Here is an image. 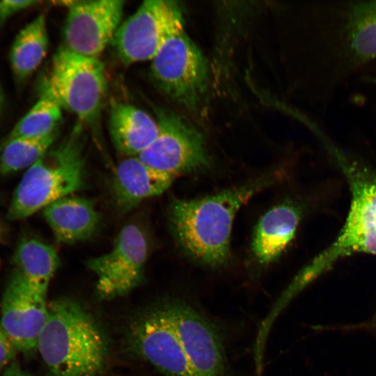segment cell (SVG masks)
<instances>
[{
	"label": "cell",
	"mask_w": 376,
	"mask_h": 376,
	"mask_svg": "<svg viewBox=\"0 0 376 376\" xmlns=\"http://www.w3.org/2000/svg\"><path fill=\"white\" fill-rule=\"evenodd\" d=\"M351 49L361 59L376 57V1L354 3L348 17Z\"/></svg>",
	"instance_id": "cell-21"
},
{
	"label": "cell",
	"mask_w": 376,
	"mask_h": 376,
	"mask_svg": "<svg viewBox=\"0 0 376 376\" xmlns=\"http://www.w3.org/2000/svg\"><path fill=\"white\" fill-rule=\"evenodd\" d=\"M62 109L53 97L40 91L39 99L16 123L7 139L43 137L55 133L62 118Z\"/></svg>",
	"instance_id": "cell-20"
},
{
	"label": "cell",
	"mask_w": 376,
	"mask_h": 376,
	"mask_svg": "<svg viewBox=\"0 0 376 376\" xmlns=\"http://www.w3.org/2000/svg\"><path fill=\"white\" fill-rule=\"evenodd\" d=\"M13 262L15 270L26 283L46 296L60 263L54 247L36 238H24L15 250Z\"/></svg>",
	"instance_id": "cell-18"
},
{
	"label": "cell",
	"mask_w": 376,
	"mask_h": 376,
	"mask_svg": "<svg viewBox=\"0 0 376 376\" xmlns=\"http://www.w3.org/2000/svg\"><path fill=\"white\" fill-rule=\"evenodd\" d=\"M157 119L130 104L113 101L109 115V130L120 152L136 157L143 152L159 133Z\"/></svg>",
	"instance_id": "cell-17"
},
{
	"label": "cell",
	"mask_w": 376,
	"mask_h": 376,
	"mask_svg": "<svg viewBox=\"0 0 376 376\" xmlns=\"http://www.w3.org/2000/svg\"><path fill=\"white\" fill-rule=\"evenodd\" d=\"M2 376H30L26 373L16 361L10 363L3 372Z\"/></svg>",
	"instance_id": "cell-25"
},
{
	"label": "cell",
	"mask_w": 376,
	"mask_h": 376,
	"mask_svg": "<svg viewBox=\"0 0 376 376\" xmlns=\"http://www.w3.org/2000/svg\"><path fill=\"white\" fill-rule=\"evenodd\" d=\"M166 304L194 376H233L221 334L214 322L185 301Z\"/></svg>",
	"instance_id": "cell-10"
},
{
	"label": "cell",
	"mask_w": 376,
	"mask_h": 376,
	"mask_svg": "<svg viewBox=\"0 0 376 376\" xmlns=\"http://www.w3.org/2000/svg\"><path fill=\"white\" fill-rule=\"evenodd\" d=\"M133 349L168 376H194L167 304L135 320L130 327Z\"/></svg>",
	"instance_id": "cell-12"
},
{
	"label": "cell",
	"mask_w": 376,
	"mask_h": 376,
	"mask_svg": "<svg viewBox=\"0 0 376 376\" xmlns=\"http://www.w3.org/2000/svg\"><path fill=\"white\" fill-rule=\"evenodd\" d=\"M36 350L50 376H100L107 357L101 328L77 302L65 298L48 304Z\"/></svg>",
	"instance_id": "cell-3"
},
{
	"label": "cell",
	"mask_w": 376,
	"mask_h": 376,
	"mask_svg": "<svg viewBox=\"0 0 376 376\" xmlns=\"http://www.w3.org/2000/svg\"><path fill=\"white\" fill-rule=\"evenodd\" d=\"M40 91L53 97L81 123L97 118L107 81L99 58L82 56L61 46L54 54Z\"/></svg>",
	"instance_id": "cell-5"
},
{
	"label": "cell",
	"mask_w": 376,
	"mask_h": 376,
	"mask_svg": "<svg viewBox=\"0 0 376 376\" xmlns=\"http://www.w3.org/2000/svg\"><path fill=\"white\" fill-rule=\"evenodd\" d=\"M278 173L196 199H175L168 217L177 242L198 263L221 266L230 257L233 223L239 210L252 196L274 183Z\"/></svg>",
	"instance_id": "cell-1"
},
{
	"label": "cell",
	"mask_w": 376,
	"mask_h": 376,
	"mask_svg": "<svg viewBox=\"0 0 376 376\" xmlns=\"http://www.w3.org/2000/svg\"><path fill=\"white\" fill-rule=\"evenodd\" d=\"M373 81L376 84V78L373 79Z\"/></svg>",
	"instance_id": "cell-28"
},
{
	"label": "cell",
	"mask_w": 376,
	"mask_h": 376,
	"mask_svg": "<svg viewBox=\"0 0 376 376\" xmlns=\"http://www.w3.org/2000/svg\"><path fill=\"white\" fill-rule=\"evenodd\" d=\"M1 92H0V107H1Z\"/></svg>",
	"instance_id": "cell-27"
},
{
	"label": "cell",
	"mask_w": 376,
	"mask_h": 376,
	"mask_svg": "<svg viewBox=\"0 0 376 376\" xmlns=\"http://www.w3.org/2000/svg\"><path fill=\"white\" fill-rule=\"evenodd\" d=\"M81 127L26 169L13 194L8 218L20 220L82 189L86 170Z\"/></svg>",
	"instance_id": "cell-4"
},
{
	"label": "cell",
	"mask_w": 376,
	"mask_h": 376,
	"mask_svg": "<svg viewBox=\"0 0 376 376\" xmlns=\"http://www.w3.org/2000/svg\"><path fill=\"white\" fill-rule=\"evenodd\" d=\"M350 192V207L336 239L295 277L279 300L288 305L308 284L341 259L354 253L376 256V173L333 149Z\"/></svg>",
	"instance_id": "cell-2"
},
{
	"label": "cell",
	"mask_w": 376,
	"mask_h": 376,
	"mask_svg": "<svg viewBox=\"0 0 376 376\" xmlns=\"http://www.w3.org/2000/svg\"><path fill=\"white\" fill-rule=\"evenodd\" d=\"M159 133L138 157L173 178L206 167L208 155L203 134L181 116L157 111Z\"/></svg>",
	"instance_id": "cell-8"
},
{
	"label": "cell",
	"mask_w": 376,
	"mask_h": 376,
	"mask_svg": "<svg viewBox=\"0 0 376 376\" xmlns=\"http://www.w3.org/2000/svg\"><path fill=\"white\" fill-rule=\"evenodd\" d=\"M18 352L0 324V373L15 361Z\"/></svg>",
	"instance_id": "cell-23"
},
{
	"label": "cell",
	"mask_w": 376,
	"mask_h": 376,
	"mask_svg": "<svg viewBox=\"0 0 376 376\" xmlns=\"http://www.w3.org/2000/svg\"><path fill=\"white\" fill-rule=\"evenodd\" d=\"M38 2L35 0H0V21H3Z\"/></svg>",
	"instance_id": "cell-24"
},
{
	"label": "cell",
	"mask_w": 376,
	"mask_h": 376,
	"mask_svg": "<svg viewBox=\"0 0 376 376\" xmlns=\"http://www.w3.org/2000/svg\"><path fill=\"white\" fill-rule=\"evenodd\" d=\"M148 251L143 230L135 224L125 225L109 251L87 261V267L97 277L98 295L114 298L136 288L143 279Z\"/></svg>",
	"instance_id": "cell-9"
},
{
	"label": "cell",
	"mask_w": 376,
	"mask_h": 376,
	"mask_svg": "<svg viewBox=\"0 0 376 376\" xmlns=\"http://www.w3.org/2000/svg\"><path fill=\"white\" fill-rule=\"evenodd\" d=\"M49 38L46 18L40 14L20 30L10 52L15 77L24 80L33 74L46 56Z\"/></svg>",
	"instance_id": "cell-19"
},
{
	"label": "cell",
	"mask_w": 376,
	"mask_h": 376,
	"mask_svg": "<svg viewBox=\"0 0 376 376\" xmlns=\"http://www.w3.org/2000/svg\"><path fill=\"white\" fill-rule=\"evenodd\" d=\"M47 314L46 296L14 270L3 294L0 324L19 352L30 354L36 350Z\"/></svg>",
	"instance_id": "cell-13"
},
{
	"label": "cell",
	"mask_w": 376,
	"mask_h": 376,
	"mask_svg": "<svg viewBox=\"0 0 376 376\" xmlns=\"http://www.w3.org/2000/svg\"><path fill=\"white\" fill-rule=\"evenodd\" d=\"M174 180L138 157H129L118 164L114 173L115 203L120 212H127L143 201L164 193Z\"/></svg>",
	"instance_id": "cell-14"
},
{
	"label": "cell",
	"mask_w": 376,
	"mask_h": 376,
	"mask_svg": "<svg viewBox=\"0 0 376 376\" xmlns=\"http://www.w3.org/2000/svg\"><path fill=\"white\" fill-rule=\"evenodd\" d=\"M3 235H4V228L3 226L1 221H0V241L3 240Z\"/></svg>",
	"instance_id": "cell-26"
},
{
	"label": "cell",
	"mask_w": 376,
	"mask_h": 376,
	"mask_svg": "<svg viewBox=\"0 0 376 376\" xmlns=\"http://www.w3.org/2000/svg\"><path fill=\"white\" fill-rule=\"evenodd\" d=\"M0 265H1V260H0Z\"/></svg>",
	"instance_id": "cell-29"
},
{
	"label": "cell",
	"mask_w": 376,
	"mask_h": 376,
	"mask_svg": "<svg viewBox=\"0 0 376 376\" xmlns=\"http://www.w3.org/2000/svg\"><path fill=\"white\" fill-rule=\"evenodd\" d=\"M56 134L6 139L0 150V175L29 169L50 149Z\"/></svg>",
	"instance_id": "cell-22"
},
{
	"label": "cell",
	"mask_w": 376,
	"mask_h": 376,
	"mask_svg": "<svg viewBox=\"0 0 376 376\" xmlns=\"http://www.w3.org/2000/svg\"><path fill=\"white\" fill-rule=\"evenodd\" d=\"M150 75L157 87L171 100L196 109L208 84L206 61L182 27L171 34L150 61Z\"/></svg>",
	"instance_id": "cell-6"
},
{
	"label": "cell",
	"mask_w": 376,
	"mask_h": 376,
	"mask_svg": "<svg viewBox=\"0 0 376 376\" xmlns=\"http://www.w3.org/2000/svg\"><path fill=\"white\" fill-rule=\"evenodd\" d=\"M68 13L63 27L65 48L99 58L121 24L125 1L86 0L64 1Z\"/></svg>",
	"instance_id": "cell-11"
},
{
	"label": "cell",
	"mask_w": 376,
	"mask_h": 376,
	"mask_svg": "<svg viewBox=\"0 0 376 376\" xmlns=\"http://www.w3.org/2000/svg\"><path fill=\"white\" fill-rule=\"evenodd\" d=\"M43 215L56 241L66 244L92 237L101 220L92 199L75 196L51 203L43 210Z\"/></svg>",
	"instance_id": "cell-16"
},
{
	"label": "cell",
	"mask_w": 376,
	"mask_h": 376,
	"mask_svg": "<svg viewBox=\"0 0 376 376\" xmlns=\"http://www.w3.org/2000/svg\"><path fill=\"white\" fill-rule=\"evenodd\" d=\"M183 22L176 1L147 0L121 23L111 45L125 64L151 61L166 38L184 27Z\"/></svg>",
	"instance_id": "cell-7"
},
{
	"label": "cell",
	"mask_w": 376,
	"mask_h": 376,
	"mask_svg": "<svg viewBox=\"0 0 376 376\" xmlns=\"http://www.w3.org/2000/svg\"><path fill=\"white\" fill-rule=\"evenodd\" d=\"M301 217L299 207L285 203L273 207L261 217L251 246L258 265H268L281 255L295 237Z\"/></svg>",
	"instance_id": "cell-15"
}]
</instances>
